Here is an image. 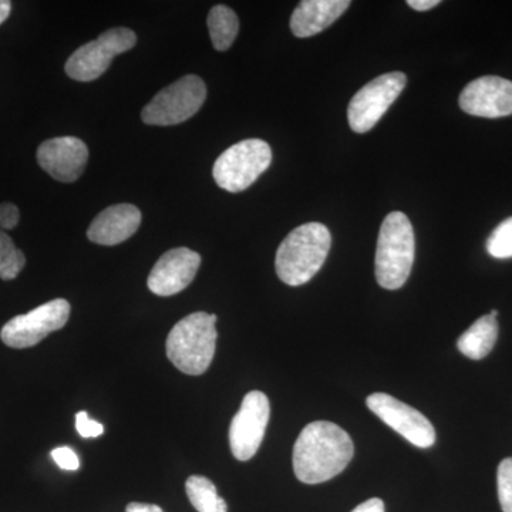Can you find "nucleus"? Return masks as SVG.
<instances>
[{
	"mask_svg": "<svg viewBox=\"0 0 512 512\" xmlns=\"http://www.w3.org/2000/svg\"><path fill=\"white\" fill-rule=\"evenodd\" d=\"M355 456L345 430L330 421H313L293 446V471L303 484H320L342 473Z\"/></svg>",
	"mask_w": 512,
	"mask_h": 512,
	"instance_id": "f257e3e1",
	"label": "nucleus"
},
{
	"mask_svg": "<svg viewBox=\"0 0 512 512\" xmlns=\"http://www.w3.org/2000/svg\"><path fill=\"white\" fill-rule=\"evenodd\" d=\"M332 247L326 225L308 222L293 229L276 252V274L284 284L301 286L311 281L325 264Z\"/></svg>",
	"mask_w": 512,
	"mask_h": 512,
	"instance_id": "f03ea898",
	"label": "nucleus"
},
{
	"mask_svg": "<svg viewBox=\"0 0 512 512\" xmlns=\"http://www.w3.org/2000/svg\"><path fill=\"white\" fill-rule=\"evenodd\" d=\"M217 315L195 312L168 333L167 357L180 372L200 376L207 372L217 348Z\"/></svg>",
	"mask_w": 512,
	"mask_h": 512,
	"instance_id": "7ed1b4c3",
	"label": "nucleus"
},
{
	"mask_svg": "<svg viewBox=\"0 0 512 512\" xmlns=\"http://www.w3.org/2000/svg\"><path fill=\"white\" fill-rule=\"evenodd\" d=\"M416 241L412 222L400 211L384 218L377 239L375 275L387 291L402 288L412 274Z\"/></svg>",
	"mask_w": 512,
	"mask_h": 512,
	"instance_id": "20e7f679",
	"label": "nucleus"
},
{
	"mask_svg": "<svg viewBox=\"0 0 512 512\" xmlns=\"http://www.w3.org/2000/svg\"><path fill=\"white\" fill-rule=\"evenodd\" d=\"M271 163L272 150L269 144L252 138L239 141L224 151L215 161L212 174L222 190L241 192L251 187Z\"/></svg>",
	"mask_w": 512,
	"mask_h": 512,
	"instance_id": "39448f33",
	"label": "nucleus"
},
{
	"mask_svg": "<svg viewBox=\"0 0 512 512\" xmlns=\"http://www.w3.org/2000/svg\"><path fill=\"white\" fill-rule=\"evenodd\" d=\"M207 99V87L202 79L188 74L156 94L141 113L148 126H175L191 119Z\"/></svg>",
	"mask_w": 512,
	"mask_h": 512,
	"instance_id": "423d86ee",
	"label": "nucleus"
},
{
	"mask_svg": "<svg viewBox=\"0 0 512 512\" xmlns=\"http://www.w3.org/2000/svg\"><path fill=\"white\" fill-rule=\"evenodd\" d=\"M137 43L136 33L127 28L106 30L93 42L86 43L67 60V76L77 82H93L109 69L114 57L133 49Z\"/></svg>",
	"mask_w": 512,
	"mask_h": 512,
	"instance_id": "0eeeda50",
	"label": "nucleus"
},
{
	"mask_svg": "<svg viewBox=\"0 0 512 512\" xmlns=\"http://www.w3.org/2000/svg\"><path fill=\"white\" fill-rule=\"evenodd\" d=\"M406 83V74L392 72L382 74L363 86L349 103L350 128L359 134L372 130L403 92Z\"/></svg>",
	"mask_w": 512,
	"mask_h": 512,
	"instance_id": "6e6552de",
	"label": "nucleus"
},
{
	"mask_svg": "<svg viewBox=\"0 0 512 512\" xmlns=\"http://www.w3.org/2000/svg\"><path fill=\"white\" fill-rule=\"evenodd\" d=\"M69 318L70 303L66 299H55L25 315L10 319L3 326L0 338L12 349L32 348L50 333L62 329Z\"/></svg>",
	"mask_w": 512,
	"mask_h": 512,
	"instance_id": "1a4fd4ad",
	"label": "nucleus"
},
{
	"mask_svg": "<svg viewBox=\"0 0 512 512\" xmlns=\"http://www.w3.org/2000/svg\"><path fill=\"white\" fill-rule=\"evenodd\" d=\"M269 416L271 406L264 393L255 390L244 397L229 427V446L237 460L248 461L255 456L264 440Z\"/></svg>",
	"mask_w": 512,
	"mask_h": 512,
	"instance_id": "9d476101",
	"label": "nucleus"
},
{
	"mask_svg": "<svg viewBox=\"0 0 512 512\" xmlns=\"http://www.w3.org/2000/svg\"><path fill=\"white\" fill-rule=\"evenodd\" d=\"M366 404L383 423L397 431L413 446L430 448L436 443V430L433 424L409 404L400 402L396 397L386 393L370 394Z\"/></svg>",
	"mask_w": 512,
	"mask_h": 512,
	"instance_id": "9b49d317",
	"label": "nucleus"
},
{
	"mask_svg": "<svg viewBox=\"0 0 512 512\" xmlns=\"http://www.w3.org/2000/svg\"><path fill=\"white\" fill-rule=\"evenodd\" d=\"M458 103L470 116L484 119L511 116L512 82L497 76L480 77L464 87Z\"/></svg>",
	"mask_w": 512,
	"mask_h": 512,
	"instance_id": "f8f14e48",
	"label": "nucleus"
},
{
	"mask_svg": "<svg viewBox=\"0 0 512 512\" xmlns=\"http://www.w3.org/2000/svg\"><path fill=\"white\" fill-rule=\"evenodd\" d=\"M89 150L80 138L57 137L37 148V163L60 183H73L83 174Z\"/></svg>",
	"mask_w": 512,
	"mask_h": 512,
	"instance_id": "ddd939ff",
	"label": "nucleus"
},
{
	"mask_svg": "<svg viewBox=\"0 0 512 512\" xmlns=\"http://www.w3.org/2000/svg\"><path fill=\"white\" fill-rule=\"evenodd\" d=\"M201 256L188 248H174L165 252L148 276V289L158 296H173L184 291L194 281Z\"/></svg>",
	"mask_w": 512,
	"mask_h": 512,
	"instance_id": "4468645a",
	"label": "nucleus"
},
{
	"mask_svg": "<svg viewBox=\"0 0 512 512\" xmlns=\"http://www.w3.org/2000/svg\"><path fill=\"white\" fill-rule=\"evenodd\" d=\"M140 224L141 212L134 205H111L94 218L87 238L94 244L114 247L133 237Z\"/></svg>",
	"mask_w": 512,
	"mask_h": 512,
	"instance_id": "2eb2a0df",
	"label": "nucleus"
},
{
	"mask_svg": "<svg viewBox=\"0 0 512 512\" xmlns=\"http://www.w3.org/2000/svg\"><path fill=\"white\" fill-rule=\"evenodd\" d=\"M349 6V0H303L293 10L292 33L299 39L318 35L335 23Z\"/></svg>",
	"mask_w": 512,
	"mask_h": 512,
	"instance_id": "dca6fc26",
	"label": "nucleus"
},
{
	"mask_svg": "<svg viewBox=\"0 0 512 512\" xmlns=\"http://www.w3.org/2000/svg\"><path fill=\"white\" fill-rule=\"evenodd\" d=\"M497 315L493 311L476 320L458 339L457 348L468 359L481 360L490 355L498 338Z\"/></svg>",
	"mask_w": 512,
	"mask_h": 512,
	"instance_id": "f3484780",
	"label": "nucleus"
},
{
	"mask_svg": "<svg viewBox=\"0 0 512 512\" xmlns=\"http://www.w3.org/2000/svg\"><path fill=\"white\" fill-rule=\"evenodd\" d=\"M208 30L212 40V46L218 52H225L237 39L239 32V20L237 13L224 5L215 6L208 15Z\"/></svg>",
	"mask_w": 512,
	"mask_h": 512,
	"instance_id": "a211bd4d",
	"label": "nucleus"
},
{
	"mask_svg": "<svg viewBox=\"0 0 512 512\" xmlns=\"http://www.w3.org/2000/svg\"><path fill=\"white\" fill-rule=\"evenodd\" d=\"M185 491L192 507L198 512H228L227 503L207 477L191 476L185 483Z\"/></svg>",
	"mask_w": 512,
	"mask_h": 512,
	"instance_id": "6ab92c4d",
	"label": "nucleus"
},
{
	"mask_svg": "<svg viewBox=\"0 0 512 512\" xmlns=\"http://www.w3.org/2000/svg\"><path fill=\"white\" fill-rule=\"evenodd\" d=\"M26 258L5 232H0V279L12 281L25 268Z\"/></svg>",
	"mask_w": 512,
	"mask_h": 512,
	"instance_id": "aec40b11",
	"label": "nucleus"
},
{
	"mask_svg": "<svg viewBox=\"0 0 512 512\" xmlns=\"http://www.w3.org/2000/svg\"><path fill=\"white\" fill-rule=\"evenodd\" d=\"M487 251L493 258H512V217L494 229L487 239Z\"/></svg>",
	"mask_w": 512,
	"mask_h": 512,
	"instance_id": "412c9836",
	"label": "nucleus"
},
{
	"mask_svg": "<svg viewBox=\"0 0 512 512\" xmlns=\"http://www.w3.org/2000/svg\"><path fill=\"white\" fill-rule=\"evenodd\" d=\"M498 500L504 512H512V457L501 461L497 471Z\"/></svg>",
	"mask_w": 512,
	"mask_h": 512,
	"instance_id": "4be33fe9",
	"label": "nucleus"
},
{
	"mask_svg": "<svg viewBox=\"0 0 512 512\" xmlns=\"http://www.w3.org/2000/svg\"><path fill=\"white\" fill-rule=\"evenodd\" d=\"M76 429L77 433L83 437V439H96L104 433L103 424L99 421L90 419L87 412H80L76 414Z\"/></svg>",
	"mask_w": 512,
	"mask_h": 512,
	"instance_id": "5701e85b",
	"label": "nucleus"
},
{
	"mask_svg": "<svg viewBox=\"0 0 512 512\" xmlns=\"http://www.w3.org/2000/svg\"><path fill=\"white\" fill-rule=\"evenodd\" d=\"M53 460L57 466L66 471H77L80 468V460L70 447H57L52 451Z\"/></svg>",
	"mask_w": 512,
	"mask_h": 512,
	"instance_id": "b1692460",
	"label": "nucleus"
},
{
	"mask_svg": "<svg viewBox=\"0 0 512 512\" xmlns=\"http://www.w3.org/2000/svg\"><path fill=\"white\" fill-rule=\"evenodd\" d=\"M20 212L12 202H3L0 204V228L10 231L19 224Z\"/></svg>",
	"mask_w": 512,
	"mask_h": 512,
	"instance_id": "393cba45",
	"label": "nucleus"
},
{
	"mask_svg": "<svg viewBox=\"0 0 512 512\" xmlns=\"http://www.w3.org/2000/svg\"><path fill=\"white\" fill-rule=\"evenodd\" d=\"M352 512H384V503L380 498H370L360 505H357Z\"/></svg>",
	"mask_w": 512,
	"mask_h": 512,
	"instance_id": "a878e982",
	"label": "nucleus"
},
{
	"mask_svg": "<svg viewBox=\"0 0 512 512\" xmlns=\"http://www.w3.org/2000/svg\"><path fill=\"white\" fill-rule=\"evenodd\" d=\"M407 5L414 10H419V12H426V10L436 8L437 5H440V0H409Z\"/></svg>",
	"mask_w": 512,
	"mask_h": 512,
	"instance_id": "bb28decb",
	"label": "nucleus"
},
{
	"mask_svg": "<svg viewBox=\"0 0 512 512\" xmlns=\"http://www.w3.org/2000/svg\"><path fill=\"white\" fill-rule=\"evenodd\" d=\"M126 512H164L158 505L144 503H130Z\"/></svg>",
	"mask_w": 512,
	"mask_h": 512,
	"instance_id": "cd10ccee",
	"label": "nucleus"
},
{
	"mask_svg": "<svg viewBox=\"0 0 512 512\" xmlns=\"http://www.w3.org/2000/svg\"><path fill=\"white\" fill-rule=\"evenodd\" d=\"M10 10H12V3L8 0H0V25L9 18Z\"/></svg>",
	"mask_w": 512,
	"mask_h": 512,
	"instance_id": "c85d7f7f",
	"label": "nucleus"
}]
</instances>
